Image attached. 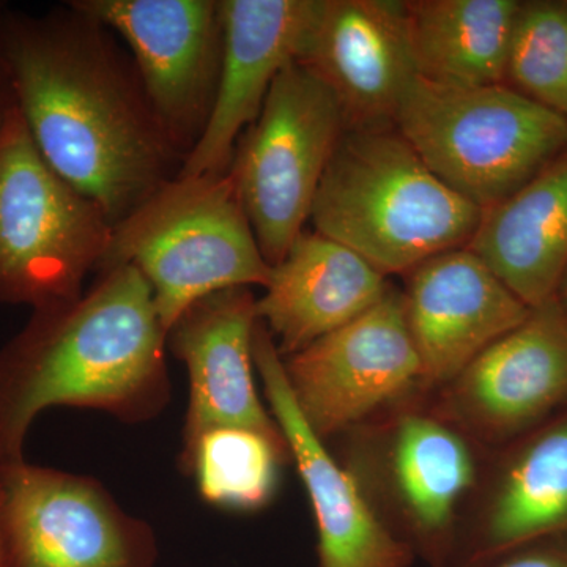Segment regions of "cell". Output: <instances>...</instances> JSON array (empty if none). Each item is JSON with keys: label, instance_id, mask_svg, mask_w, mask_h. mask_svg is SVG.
<instances>
[{"label": "cell", "instance_id": "cell-1", "mask_svg": "<svg viewBox=\"0 0 567 567\" xmlns=\"http://www.w3.org/2000/svg\"><path fill=\"white\" fill-rule=\"evenodd\" d=\"M0 54L33 144L117 226L181 174L132 55L66 2L43 14L3 9Z\"/></svg>", "mask_w": 567, "mask_h": 567}, {"label": "cell", "instance_id": "cell-2", "mask_svg": "<svg viewBox=\"0 0 567 567\" xmlns=\"http://www.w3.org/2000/svg\"><path fill=\"white\" fill-rule=\"evenodd\" d=\"M164 330L151 286L110 268L71 303L32 311L0 349V462L20 461L35 417L80 406L141 424L171 401Z\"/></svg>", "mask_w": 567, "mask_h": 567}, {"label": "cell", "instance_id": "cell-3", "mask_svg": "<svg viewBox=\"0 0 567 567\" xmlns=\"http://www.w3.org/2000/svg\"><path fill=\"white\" fill-rule=\"evenodd\" d=\"M483 210L451 189L395 126L347 128L317 192L316 233L360 254L382 275L409 274L464 248Z\"/></svg>", "mask_w": 567, "mask_h": 567}, {"label": "cell", "instance_id": "cell-4", "mask_svg": "<svg viewBox=\"0 0 567 567\" xmlns=\"http://www.w3.org/2000/svg\"><path fill=\"white\" fill-rule=\"evenodd\" d=\"M121 265L144 276L166 331L200 298L271 274L229 171L177 175L130 213L96 274Z\"/></svg>", "mask_w": 567, "mask_h": 567}, {"label": "cell", "instance_id": "cell-5", "mask_svg": "<svg viewBox=\"0 0 567 567\" xmlns=\"http://www.w3.org/2000/svg\"><path fill=\"white\" fill-rule=\"evenodd\" d=\"M395 130L425 166L488 210L567 148V117L507 84L446 87L416 76Z\"/></svg>", "mask_w": 567, "mask_h": 567}, {"label": "cell", "instance_id": "cell-6", "mask_svg": "<svg viewBox=\"0 0 567 567\" xmlns=\"http://www.w3.org/2000/svg\"><path fill=\"white\" fill-rule=\"evenodd\" d=\"M102 208L55 173L17 104L0 136V303H71L112 237Z\"/></svg>", "mask_w": 567, "mask_h": 567}, {"label": "cell", "instance_id": "cell-7", "mask_svg": "<svg viewBox=\"0 0 567 567\" xmlns=\"http://www.w3.org/2000/svg\"><path fill=\"white\" fill-rule=\"evenodd\" d=\"M344 130L333 92L295 61L276 78L259 117L238 141L229 173L270 267L281 262L311 219Z\"/></svg>", "mask_w": 567, "mask_h": 567}, {"label": "cell", "instance_id": "cell-8", "mask_svg": "<svg viewBox=\"0 0 567 567\" xmlns=\"http://www.w3.org/2000/svg\"><path fill=\"white\" fill-rule=\"evenodd\" d=\"M3 567H155V533L100 481L0 462Z\"/></svg>", "mask_w": 567, "mask_h": 567}, {"label": "cell", "instance_id": "cell-9", "mask_svg": "<svg viewBox=\"0 0 567 567\" xmlns=\"http://www.w3.org/2000/svg\"><path fill=\"white\" fill-rule=\"evenodd\" d=\"M352 470L385 524L432 567H454L458 520L477 483L472 443L436 413L404 410L363 436Z\"/></svg>", "mask_w": 567, "mask_h": 567}, {"label": "cell", "instance_id": "cell-10", "mask_svg": "<svg viewBox=\"0 0 567 567\" xmlns=\"http://www.w3.org/2000/svg\"><path fill=\"white\" fill-rule=\"evenodd\" d=\"M128 47L153 114L183 163L207 128L219 76V0H74Z\"/></svg>", "mask_w": 567, "mask_h": 567}, {"label": "cell", "instance_id": "cell-11", "mask_svg": "<svg viewBox=\"0 0 567 567\" xmlns=\"http://www.w3.org/2000/svg\"><path fill=\"white\" fill-rule=\"evenodd\" d=\"M282 364L301 415L323 442L425 388L402 293L394 287L352 322L282 358Z\"/></svg>", "mask_w": 567, "mask_h": 567}, {"label": "cell", "instance_id": "cell-12", "mask_svg": "<svg viewBox=\"0 0 567 567\" xmlns=\"http://www.w3.org/2000/svg\"><path fill=\"white\" fill-rule=\"evenodd\" d=\"M567 401V311L558 298L487 347L443 386L436 415L470 440L528 434Z\"/></svg>", "mask_w": 567, "mask_h": 567}, {"label": "cell", "instance_id": "cell-13", "mask_svg": "<svg viewBox=\"0 0 567 567\" xmlns=\"http://www.w3.org/2000/svg\"><path fill=\"white\" fill-rule=\"evenodd\" d=\"M254 364L303 481L317 525L319 567H410L415 554L388 528L360 481L342 466L301 415L270 331L257 320Z\"/></svg>", "mask_w": 567, "mask_h": 567}, {"label": "cell", "instance_id": "cell-14", "mask_svg": "<svg viewBox=\"0 0 567 567\" xmlns=\"http://www.w3.org/2000/svg\"><path fill=\"white\" fill-rule=\"evenodd\" d=\"M298 62L333 92L347 128L394 126L417 76L405 2L320 0Z\"/></svg>", "mask_w": 567, "mask_h": 567}, {"label": "cell", "instance_id": "cell-15", "mask_svg": "<svg viewBox=\"0 0 567 567\" xmlns=\"http://www.w3.org/2000/svg\"><path fill=\"white\" fill-rule=\"evenodd\" d=\"M406 276L402 305L425 388L453 382L532 309L468 246L439 254Z\"/></svg>", "mask_w": 567, "mask_h": 567}, {"label": "cell", "instance_id": "cell-16", "mask_svg": "<svg viewBox=\"0 0 567 567\" xmlns=\"http://www.w3.org/2000/svg\"><path fill=\"white\" fill-rule=\"evenodd\" d=\"M320 0H219L221 76L207 128L181 174H226L279 73L300 59Z\"/></svg>", "mask_w": 567, "mask_h": 567}, {"label": "cell", "instance_id": "cell-17", "mask_svg": "<svg viewBox=\"0 0 567 567\" xmlns=\"http://www.w3.org/2000/svg\"><path fill=\"white\" fill-rule=\"evenodd\" d=\"M257 320L249 287H233L200 298L167 331V347L189 377L181 458L192 453L204 432L224 425L251 429L287 445L254 382Z\"/></svg>", "mask_w": 567, "mask_h": 567}, {"label": "cell", "instance_id": "cell-18", "mask_svg": "<svg viewBox=\"0 0 567 567\" xmlns=\"http://www.w3.org/2000/svg\"><path fill=\"white\" fill-rule=\"evenodd\" d=\"M388 289L386 276L360 254L316 230H303L271 267L256 315L286 358L352 322Z\"/></svg>", "mask_w": 567, "mask_h": 567}, {"label": "cell", "instance_id": "cell-19", "mask_svg": "<svg viewBox=\"0 0 567 567\" xmlns=\"http://www.w3.org/2000/svg\"><path fill=\"white\" fill-rule=\"evenodd\" d=\"M567 535V412L522 439L496 466L454 567Z\"/></svg>", "mask_w": 567, "mask_h": 567}, {"label": "cell", "instance_id": "cell-20", "mask_svg": "<svg viewBox=\"0 0 567 567\" xmlns=\"http://www.w3.org/2000/svg\"><path fill=\"white\" fill-rule=\"evenodd\" d=\"M468 248L528 308L557 297L567 268V148L483 212Z\"/></svg>", "mask_w": 567, "mask_h": 567}, {"label": "cell", "instance_id": "cell-21", "mask_svg": "<svg viewBox=\"0 0 567 567\" xmlns=\"http://www.w3.org/2000/svg\"><path fill=\"white\" fill-rule=\"evenodd\" d=\"M520 2H405L417 78L446 87L506 84L507 55Z\"/></svg>", "mask_w": 567, "mask_h": 567}, {"label": "cell", "instance_id": "cell-22", "mask_svg": "<svg viewBox=\"0 0 567 567\" xmlns=\"http://www.w3.org/2000/svg\"><path fill=\"white\" fill-rule=\"evenodd\" d=\"M289 461V446L251 429L224 425L204 432L178 466L194 477L200 498L208 505L254 513L275 498L279 470Z\"/></svg>", "mask_w": 567, "mask_h": 567}, {"label": "cell", "instance_id": "cell-23", "mask_svg": "<svg viewBox=\"0 0 567 567\" xmlns=\"http://www.w3.org/2000/svg\"><path fill=\"white\" fill-rule=\"evenodd\" d=\"M506 84L567 117V2L522 3Z\"/></svg>", "mask_w": 567, "mask_h": 567}, {"label": "cell", "instance_id": "cell-24", "mask_svg": "<svg viewBox=\"0 0 567 567\" xmlns=\"http://www.w3.org/2000/svg\"><path fill=\"white\" fill-rule=\"evenodd\" d=\"M468 567H567V535L535 540Z\"/></svg>", "mask_w": 567, "mask_h": 567}, {"label": "cell", "instance_id": "cell-25", "mask_svg": "<svg viewBox=\"0 0 567 567\" xmlns=\"http://www.w3.org/2000/svg\"><path fill=\"white\" fill-rule=\"evenodd\" d=\"M14 104H17V99H14L9 69H7V63L0 54V136H2L3 126H6L7 118H9Z\"/></svg>", "mask_w": 567, "mask_h": 567}, {"label": "cell", "instance_id": "cell-26", "mask_svg": "<svg viewBox=\"0 0 567 567\" xmlns=\"http://www.w3.org/2000/svg\"><path fill=\"white\" fill-rule=\"evenodd\" d=\"M557 298L559 303H561L563 308L567 311V268L565 276H563L561 284H559Z\"/></svg>", "mask_w": 567, "mask_h": 567}, {"label": "cell", "instance_id": "cell-27", "mask_svg": "<svg viewBox=\"0 0 567 567\" xmlns=\"http://www.w3.org/2000/svg\"><path fill=\"white\" fill-rule=\"evenodd\" d=\"M0 567H3V565H2V550H0Z\"/></svg>", "mask_w": 567, "mask_h": 567}, {"label": "cell", "instance_id": "cell-28", "mask_svg": "<svg viewBox=\"0 0 567 567\" xmlns=\"http://www.w3.org/2000/svg\"><path fill=\"white\" fill-rule=\"evenodd\" d=\"M3 9H6V7H3L2 3H0V14H2Z\"/></svg>", "mask_w": 567, "mask_h": 567}]
</instances>
